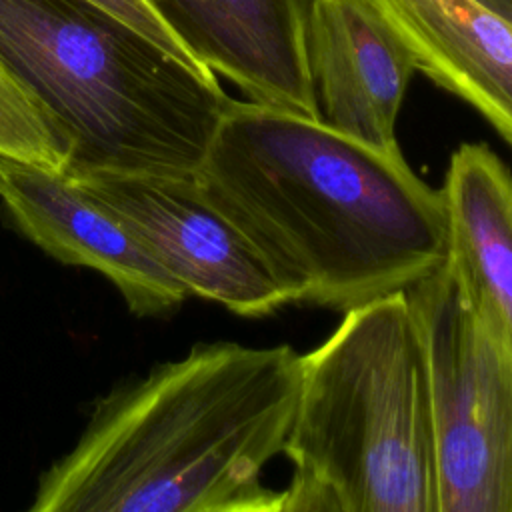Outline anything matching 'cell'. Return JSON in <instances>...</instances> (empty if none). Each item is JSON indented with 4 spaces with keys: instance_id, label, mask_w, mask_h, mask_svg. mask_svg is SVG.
Segmentation results:
<instances>
[{
    "instance_id": "obj_1",
    "label": "cell",
    "mask_w": 512,
    "mask_h": 512,
    "mask_svg": "<svg viewBox=\"0 0 512 512\" xmlns=\"http://www.w3.org/2000/svg\"><path fill=\"white\" fill-rule=\"evenodd\" d=\"M194 178L288 304L346 312L408 290L448 254L440 190L400 148L314 116L232 98Z\"/></svg>"
},
{
    "instance_id": "obj_6",
    "label": "cell",
    "mask_w": 512,
    "mask_h": 512,
    "mask_svg": "<svg viewBox=\"0 0 512 512\" xmlns=\"http://www.w3.org/2000/svg\"><path fill=\"white\" fill-rule=\"evenodd\" d=\"M68 180L130 228L188 298L216 302L246 318L288 304L256 248L208 202L194 174Z\"/></svg>"
},
{
    "instance_id": "obj_2",
    "label": "cell",
    "mask_w": 512,
    "mask_h": 512,
    "mask_svg": "<svg viewBox=\"0 0 512 512\" xmlns=\"http://www.w3.org/2000/svg\"><path fill=\"white\" fill-rule=\"evenodd\" d=\"M300 388L288 344L198 342L100 396L48 466L32 512H278L262 482Z\"/></svg>"
},
{
    "instance_id": "obj_9",
    "label": "cell",
    "mask_w": 512,
    "mask_h": 512,
    "mask_svg": "<svg viewBox=\"0 0 512 512\" xmlns=\"http://www.w3.org/2000/svg\"><path fill=\"white\" fill-rule=\"evenodd\" d=\"M306 56L320 120L396 148V120L416 62L384 12L372 0H312Z\"/></svg>"
},
{
    "instance_id": "obj_4",
    "label": "cell",
    "mask_w": 512,
    "mask_h": 512,
    "mask_svg": "<svg viewBox=\"0 0 512 512\" xmlns=\"http://www.w3.org/2000/svg\"><path fill=\"white\" fill-rule=\"evenodd\" d=\"M282 454V512H438L428 360L406 290L346 310L300 354Z\"/></svg>"
},
{
    "instance_id": "obj_5",
    "label": "cell",
    "mask_w": 512,
    "mask_h": 512,
    "mask_svg": "<svg viewBox=\"0 0 512 512\" xmlns=\"http://www.w3.org/2000/svg\"><path fill=\"white\" fill-rule=\"evenodd\" d=\"M406 296L428 360L438 512H512V350L448 260Z\"/></svg>"
},
{
    "instance_id": "obj_10",
    "label": "cell",
    "mask_w": 512,
    "mask_h": 512,
    "mask_svg": "<svg viewBox=\"0 0 512 512\" xmlns=\"http://www.w3.org/2000/svg\"><path fill=\"white\" fill-rule=\"evenodd\" d=\"M416 70L476 108L512 148V22L474 0H372Z\"/></svg>"
},
{
    "instance_id": "obj_12",
    "label": "cell",
    "mask_w": 512,
    "mask_h": 512,
    "mask_svg": "<svg viewBox=\"0 0 512 512\" xmlns=\"http://www.w3.org/2000/svg\"><path fill=\"white\" fill-rule=\"evenodd\" d=\"M0 158L64 170L66 150L42 112L0 68Z\"/></svg>"
},
{
    "instance_id": "obj_7",
    "label": "cell",
    "mask_w": 512,
    "mask_h": 512,
    "mask_svg": "<svg viewBox=\"0 0 512 512\" xmlns=\"http://www.w3.org/2000/svg\"><path fill=\"white\" fill-rule=\"evenodd\" d=\"M0 202L46 254L106 276L132 314H166L188 298L130 228L60 172L0 158Z\"/></svg>"
},
{
    "instance_id": "obj_8",
    "label": "cell",
    "mask_w": 512,
    "mask_h": 512,
    "mask_svg": "<svg viewBox=\"0 0 512 512\" xmlns=\"http://www.w3.org/2000/svg\"><path fill=\"white\" fill-rule=\"evenodd\" d=\"M204 68L252 102L320 118L306 56L312 0H146Z\"/></svg>"
},
{
    "instance_id": "obj_3",
    "label": "cell",
    "mask_w": 512,
    "mask_h": 512,
    "mask_svg": "<svg viewBox=\"0 0 512 512\" xmlns=\"http://www.w3.org/2000/svg\"><path fill=\"white\" fill-rule=\"evenodd\" d=\"M0 68L62 142L66 178L192 176L232 100L92 0H0Z\"/></svg>"
},
{
    "instance_id": "obj_11",
    "label": "cell",
    "mask_w": 512,
    "mask_h": 512,
    "mask_svg": "<svg viewBox=\"0 0 512 512\" xmlns=\"http://www.w3.org/2000/svg\"><path fill=\"white\" fill-rule=\"evenodd\" d=\"M446 260L512 350V170L482 142L458 146L438 188Z\"/></svg>"
},
{
    "instance_id": "obj_14",
    "label": "cell",
    "mask_w": 512,
    "mask_h": 512,
    "mask_svg": "<svg viewBox=\"0 0 512 512\" xmlns=\"http://www.w3.org/2000/svg\"><path fill=\"white\" fill-rule=\"evenodd\" d=\"M474 2L512 22V0H474Z\"/></svg>"
},
{
    "instance_id": "obj_13",
    "label": "cell",
    "mask_w": 512,
    "mask_h": 512,
    "mask_svg": "<svg viewBox=\"0 0 512 512\" xmlns=\"http://www.w3.org/2000/svg\"><path fill=\"white\" fill-rule=\"evenodd\" d=\"M92 2H96L102 8H106L108 12H112L114 16H118L120 20H124L126 24H130L132 28L142 32L144 36H148L150 40L158 42L160 46H164L172 54H176V56H180V58H184L188 62L198 64L184 50V46L170 34V30L162 24V20L154 14V10L148 6L146 0H92Z\"/></svg>"
}]
</instances>
